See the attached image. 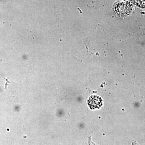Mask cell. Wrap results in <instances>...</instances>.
<instances>
[{"label": "cell", "mask_w": 145, "mask_h": 145, "mask_svg": "<svg viewBox=\"0 0 145 145\" xmlns=\"http://www.w3.org/2000/svg\"><path fill=\"white\" fill-rule=\"evenodd\" d=\"M88 104L91 109L99 108L103 105V100L99 96L92 95L89 99Z\"/></svg>", "instance_id": "1"}, {"label": "cell", "mask_w": 145, "mask_h": 145, "mask_svg": "<svg viewBox=\"0 0 145 145\" xmlns=\"http://www.w3.org/2000/svg\"><path fill=\"white\" fill-rule=\"evenodd\" d=\"M123 7H122L121 6H120V7H117L115 9L116 14L120 17L128 16L132 11V8L129 5H123Z\"/></svg>", "instance_id": "2"}]
</instances>
